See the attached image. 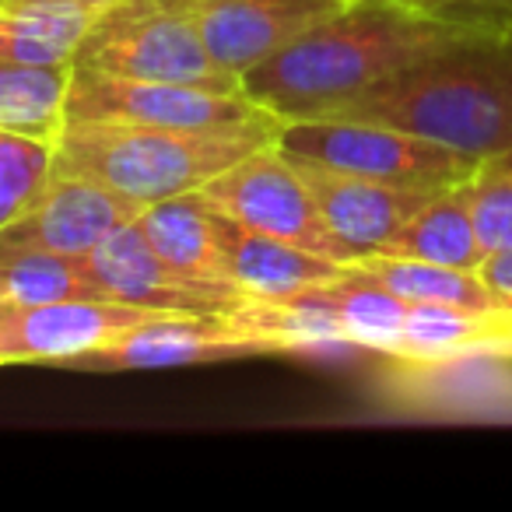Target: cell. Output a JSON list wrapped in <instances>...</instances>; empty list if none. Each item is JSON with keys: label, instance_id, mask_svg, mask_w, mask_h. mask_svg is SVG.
<instances>
[{"label": "cell", "instance_id": "cell-1", "mask_svg": "<svg viewBox=\"0 0 512 512\" xmlns=\"http://www.w3.org/2000/svg\"><path fill=\"white\" fill-rule=\"evenodd\" d=\"M463 29L467 25L393 0H348L242 74L239 85L246 99L281 123L309 120L442 50Z\"/></svg>", "mask_w": 512, "mask_h": 512}, {"label": "cell", "instance_id": "cell-2", "mask_svg": "<svg viewBox=\"0 0 512 512\" xmlns=\"http://www.w3.org/2000/svg\"><path fill=\"white\" fill-rule=\"evenodd\" d=\"M320 116L386 123L495 162L512 151V22L467 25L442 50Z\"/></svg>", "mask_w": 512, "mask_h": 512}, {"label": "cell", "instance_id": "cell-3", "mask_svg": "<svg viewBox=\"0 0 512 512\" xmlns=\"http://www.w3.org/2000/svg\"><path fill=\"white\" fill-rule=\"evenodd\" d=\"M281 123L239 130H183L144 123H64L53 172L85 176L141 207L197 193L253 151L278 144Z\"/></svg>", "mask_w": 512, "mask_h": 512}, {"label": "cell", "instance_id": "cell-4", "mask_svg": "<svg viewBox=\"0 0 512 512\" xmlns=\"http://www.w3.org/2000/svg\"><path fill=\"white\" fill-rule=\"evenodd\" d=\"M278 148L292 158L407 186V190H449L484 169V162L477 158L449 151L407 130L372 120H341V116L285 120L278 130Z\"/></svg>", "mask_w": 512, "mask_h": 512}, {"label": "cell", "instance_id": "cell-5", "mask_svg": "<svg viewBox=\"0 0 512 512\" xmlns=\"http://www.w3.org/2000/svg\"><path fill=\"white\" fill-rule=\"evenodd\" d=\"M78 67L144 81H179L214 92H242L239 78L228 74L204 46L193 22L176 8L155 0H120L81 43Z\"/></svg>", "mask_w": 512, "mask_h": 512}, {"label": "cell", "instance_id": "cell-6", "mask_svg": "<svg viewBox=\"0 0 512 512\" xmlns=\"http://www.w3.org/2000/svg\"><path fill=\"white\" fill-rule=\"evenodd\" d=\"M144 123L183 130H239L281 123L242 92H214L179 81H144L106 74L95 67H71L64 123Z\"/></svg>", "mask_w": 512, "mask_h": 512}, {"label": "cell", "instance_id": "cell-7", "mask_svg": "<svg viewBox=\"0 0 512 512\" xmlns=\"http://www.w3.org/2000/svg\"><path fill=\"white\" fill-rule=\"evenodd\" d=\"M197 193L214 211L239 221L249 232L292 242L337 264H355V253L327 228L309 186L302 183L295 165L281 155L278 144L246 155L207 186H200Z\"/></svg>", "mask_w": 512, "mask_h": 512}, {"label": "cell", "instance_id": "cell-8", "mask_svg": "<svg viewBox=\"0 0 512 512\" xmlns=\"http://www.w3.org/2000/svg\"><path fill=\"white\" fill-rule=\"evenodd\" d=\"M155 309L116 299H67L43 306L0 302V365L53 362L71 365L106 344L120 341L137 323L155 320Z\"/></svg>", "mask_w": 512, "mask_h": 512}, {"label": "cell", "instance_id": "cell-9", "mask_svg": "<svg viewBox=\"0 0 512 512\" xmlns=\"http://www.w3.org/2000/svg\"><path fill=\"white\" fill-rule=\"evenodd\" d=\"M88 267L99 278L106 299L155 309V313L228 316L235 306H242L249 299L239 288L214 285V281H200L176 271L169 260H162L148 246L137 221L116 228L109 239H102L88 253Z\"/></svg>", "mask_w": 512, "mask_h": 512}, {"label": "cell", "instance_id": "cell-10", "mask_svg": "<svg viewBox=\"0 0 512 512\" xmlns=\"http://www.w3.org/2000/svg\"><path fill=\"white\" fill-rule=\"evenodd\" d=\"M183 11L211 57L242 78L348 0H155Z\"/></svg>", "mask_w": 512, "mask_h": 512}, {"label": "cell", "instance_id": "cell-11", "mask_svg": "<svg viewBox=\"0 0 512 512\" xmlns=\"http://www.w3.org/2000/svg\"><path fill=\"white\" fill-rule=\"evenodd\" d=\"M144 207L85 176H60L36 193L18 218L0 228V249H43L60 256H88L116 228L137 221Z\"/></svg>", "mask_w": 512, "mask_h": 512}, {"label": "cell", "instance_id": "cell-12", "mask_svg": "<svg viewBox=\"0 0 512 512\" xmlns=\"http://www.w3.org/2000/svg\"><path fill=\"white\" fill-rule=\"evenodd\" d=\"M271 355L260 337L242 330L232 316H155L106 348L71 362L85 372H137V369H176V365L232 362V358Z\"/></svg>", "mask_w": 512, "mask_h": 512}, {"label": "cell", "instance_id": "cell-13", "mask_svg": "<svg viewBox=\"0 0 512 512\" xmlns=\"http://www.w3.org/2000/svg\"><path fill=\"white\" fill-rule=\"evenodd\" d=\"M285 158L295 165L302 183L309 186L327 228L355 253V260L365 253H376L425 200H432L439 193V190H407V186L351 176V172L330 169V165L320 162H306V158H292V155Z\"/></svg>", "mask_w": 512, "mask_h": 512}, {"label": "cell", "instance_id": "cell-14", "mask_svg": "<svg viewBox=\"0 0 512 512\" xmlns=\"http://www.w3.org/2000/svg\"><path fill=\"white\" fill-rule=\"evenodd\" d=\"M214 228L225 253L228 281L249 299H292V295L334 285L351 271V264H337L292 242L249 232L221 211H214Z\"/></svg>", "mask_w": 512, "mask_h": 512}, {"label": "cell", "instance_id": "cell-15", "mask_svg": "<svg viewBox=\"0 0 512 512\" xmlns=\"http://www.w3.org/2000/svg\"><path fill=\"white\" fill-rule=\"evenodd\" d=\"M113 4L0 0V64L74 67L81 43Z\"/></svg>", "mask_w": 512, "mask_h": 512}, {"label": "cell", "instance_id": "cell-16", "mask_svg": "<svg viewBox=\"0 0 512 512\" xmlns=\"http://www.w3.org/2000/svg\"><path fill=\"white\" fill-rule=\"evenodd\" d=\"M376 253L404 256V260H425V264H442V267H460V271H477L484 260V249L477 242L467 183L439 190L432 200H425Z\"/></svg>", "mask_w": 512, "mask_h": 512}, {"label": "cell", "instance_id": "cell-17", "mask_svg": "<svg viewBox=\"0 0 512 512\" xmlns=\"http://www.w3.org/2000/svg\"><path fill=\"white\" fill-rule=\"evenodd\" d=\"M137 228L144 232L148 246L162 260H169L176 271L235 288L228 281L225 253H221L218 228H214V211L200 193H183V197L148 204L137 214Z\"/></svg>", "mask_w": 512, "mask_h": 512}, {"label": "cell", "instance_id": "cell-18", "mask_svg": "<svg viewBox=\"0 0 512 512\" xmlns=\"http://www.w3.org/2000/svg\"><path fill=\"white\" fill-rule=\"evenodd\" d=\"M512 330V309L498 313H477L460 306H432V302H411L404 334H400L397 355L400 362H449V358L470 355V351H491L498 337Z\"/></svg>", "mask_w": 512, "mask_h": 512}, {"label": "cell", "instance_id": "cell-19", "mask_svg": "<svg viewBox=\"0 0 512 512\" xmlns=\"http://www.w3.org/2000/svg\"><path fill=\"white\" fill-rule=\"evenodd\" d=\"M313 292L316 299L327 302L330 313L337 316V323L344 327V334H348V341L355 348L379 351V355H390V358L397 355L411 302L400 299L386 285H379L365 271H358L355 264H351V271L341 281L313 288Z\"/></svg>", "mask_w": 512, "mask_h": 512}, {"label": "cell", "instance_id": "cell-20", "mask_svg": "<svg viewBox=\"0 0 512 512\" xmlns=\"http://www.w3.org/2000/svg\"><path fill=\"white\" fill-rule=\"evenodd\" d=\"M355 267L407 302L460 306V309H477V313L512 309L484 285L477 271H460V267H442V264H425V260H404V256H379V253L358 256Z\"/></svg>", "mask_w": 512, "mask_h": 512}, {"label": "cell", "instance_id": "cell-21", "mask_svg": "<svg viewBox=\"0 0 512 512\" xmlns=\"http://www.w3.org/2000/svg\"><path fill=\"white\" fill-rule=\"evenodd\" d=\"M4 302L43 306L67 299H106L88 256H60L43 249H0Z\"/></svg>", "mask_w": 512, "mask_h": 512}, {"label": "cell", "instance_id": "cell-22", "mask_svg": "<svg viewBox=\"0 0 512 512\" xmlns=\"http://www.w3.org/2000/svg\"><path fill=\"white\" fill-rule=\"evenodd\" d=\"M71 67L0 64V130L57 141L67 120Z\"/></svg>", "mask_w": 512, "mask_h": 512}, {"label": "cell", "instance_id": "cell-23", "mask_svg": "<svg viewBox=\"0 0 512 512\" xmlns=\"http://www.w3.org/2000/svg\"><path fill=\"white\" fill-rule=\"evenodd\" d=\"M53 144L57 141L0 130V228L18 218L53 179Z\"/></svg>", "mask_w": 512, "mask_h": 512}, {"label": "cell", "instance_id": "cell-24", "mask_svg": "<svg viewBox=\"0 0 512 512\" xmlns=\"http://www.w3.org/2000/svg\"><path fill=\"white\" fill-rule=\"evenodd\" d=\"M467 200L484 256L498 253V249H509L512 246V172L484 165L474 179H467Z\"/></svg>", "mask_w": 512, "mask_h": 512}, {"label": "cell", "instance_id": "cell-25", "mask_svg": "<svg viewBox=\"0 0 512 512\" xmlns=\"http://www.w3.org/2000/svg\"><path fill=\"white\" fill-rule=\"evenodd\" d=\"M460 25H498L512 18V0H393Z\"/></svg>", "mask_w": 512, "mask_h": 512}, {"label": "cell", "instance_id": "cell-26", "mask_svg": "<svg viewBox=\"0 0 512 512\" xmlns=\"http://www.w3.org/2000/svg\"><path fill=\"white\" fill-rule=\"evenodd\" d=\"M477 274H481V281L505 302V306H512V246L484 256Z\"/></svg>", "mask_w": 512, "mask_h": 512}, {"label": "cell", "instance_id": "cell-27", "mask_svg": "<svg viewBox=\"0 0 512 512\" xmlns=\"http://www.w3.org/2000/svg\"><path fill=\"white\" fill-rule=\"evenodd\" d=\"M491 355L512 358V330H509V334H502V337H498V344H495V348H491Z\"/></svg>", "mask_w": 512, "mask_h": 512}, {"label": "cell", "instance_id": "cell-28", "mask_svg": "<svg viewBox=\"0 0 512 512\" xmlns=\"http://www.w3.org/2000/svg\"><path fill=\"white\" fill-rule=\"evenodd\" d=\"M491 169H502V172H512V151H505L502 158H495V162H488Z\"/></svg>", "mask_w": 512, "mask_h": 512}, {"label": "cell", "instance_id": "cell-29", "mask_svg": "<svg viewBox=\"0 0 512 512\" xmlns=\"http://www.w3.org/2000/svg\"><path fill=\"white\" fill-rule=\"evenodd\" d=\"M85 4H120V0H85Z\"/></svg>", "mask_w": 512, "mask_h": 512}, {"label": "cell", "instance_id": "cell-30", "mask_svg": "<svg viewBox=\"0 0 512 512\" xmlns=\"http://www.w3.org/2000/svg\"><path fill=\"white\" fill-rule=\"evenodd\" d=\"M0 302H4V285H0Z\"/></svg>", "mask_w": 512, "mask_h": 512}, {"label": "cell", "instance_id": "cell-31", "mask_svg": "<svg viewBox=\"0 0 512 512\" xmlns=\"http://www.w3.org/2000/svg\"><path fill=\"white\" fill-rule=\"evenodd\" d=\"M509 22H512V18H509Z\"/></svg>", "mask_w": 512, "mask_h": 512}]
</instances>
